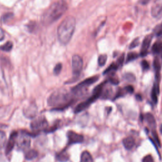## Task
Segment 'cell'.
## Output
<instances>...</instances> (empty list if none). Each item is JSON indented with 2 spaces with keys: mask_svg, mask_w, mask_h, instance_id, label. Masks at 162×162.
<instances>
[{
  "mask_svg": "<svg viewBox=\"0 0 162 162\" xmlns=\"http://www.w3.org/2000/svg\"><path fill=\"white\" fill-rule=\"evenodd\" d=\"M75 101L71 91L64 89L57 90L53 92L47 99V104L54 111H62L69 107Z\"/></svg>",
  "mask_w": 162,
  "mask_h": 162,
  "instance_id": "cell-1",
  "label": "cell"
},
{
  "mask_svg": "<svg viewBox=\"0 0 162 162\" xmlns=\"http://www.w3.org/2000/svg\"><path fill=\"white\" fill-rule=\"evenodd\" d=\"M68 5L65 0H59L53 3L42 14L41 22L45 25H50L60 19L67 12Z\"/></svg>",
  "mask_w": 162,
  "mask_h": 162,
  "instance_id": "cell-2",
  "label": "cell"
},
{
  "mask_svg": "<svg viewBox=\"0 0 162 162\" xmlns=\"http://www.w3.org/2000/svg\"><path fill=\"white\" fill-rule=\"evenodd\" d=\"M76 26V20L73 16L67 17L60 24L57 30L59 42L63 45H67L71 40Z\"/></svg>",
  "mask_w": 162,
  "mask_h": 162,
  "instance_id": "cell-3",
  "label": "cell"
},
{
  "mask_svg": "<svg viewBox=\"0 0 162 162\" xmlns=\"http://www.w3.org/2000/svg\"><path fill=\"white\" fill-rule=\"evenodd\" d=\"M98 79V75L92 76L91 77L85 79L84 81H82L81 82L72 87L70 91L73 94L75 100L84 97L87 93L88 87L94 83L96 82Z\"/></svg>",
  "mask_w": 162,
  "mask_h": 162,
  "instance_id": "cell-4",
  "label": "cell"
},
{
  "mask_svg": "<svg viewBox=\"0 0 162 162\" xmlns=\"http://www.w3.org/2000/svg\"><path fill=\"white\" fill-rule=\"evenodd\" d=\"M107 82V81L101 83L99 85L97 86L93 90L92 95L86 101L81 103L79 104L75 109L74 112L75 114H79L84 110H86L87 108H88L93 102H94L96 100H97L101 96L103 89L105 86L106 83Z\"/></svg>",
  "mask_w": 162,
  "mask_h": 162,
  "instance_id": "cell-5",
  "label": "cell"
},
{
  "mask_svg": "<svg viewBox=\"0 0 162 162\" xmlns=\"http://www.w3.org/2000/svg\"><path fill=\"white\" fill-rule=\"evenodd\" d=\"M33 134L32 132H29L26 131H21L19 133L16 146L19 151L25 152L29 149L31 146V137H33Z\"/></svg>",
  "mask_w": 162,
  "mask_h": 162,
  "instance_id": "cell-6",
  "label": "cell"
},
{
  "mask_svg": "<svg viewBox=\"0 0 162 162\" xmlns=\"http://www.w3.org/2000/svg\"><path fill=\"white\" fill-rule=\"evenodd\" d=\"M49 124L44 116H41L32 119L31 123V128L34 137L37 136L41 132H46L49 127Z\"/></svg>",
  "mask_w": 162,
  "mask_h": 162,
  "instance_id": "cell-7",
  "label": "cell"
},
{
  "mask_svg": "<svg viewBox=\"0 0 162 162\" xmlns=\"http://www.w3.org/2000/svg\"><path fill=\"white\" fill-rule=\"evenodd\" d=\"M83 67V60L78 55H75L72 59V69L73 78L75 80L80 75Z\"/></svg>",
  "mask_w": 162,
  "mask_h": 162,
  "instance_id": "cell-8",
  "label": "cell"
},
{
  "mask_svg": "<svg viewBox=\"0 0 162 162\" xmlns=\"http://www.w3.org/2000/svg\"><path fill=\"white\" fill-rule=\"evenodd\" d=\"M67 146H70L75 144H81L84 141V137L82 135L78 134L73 131H69L67 132Z\"/></svg>",
  "mask_w": 162,
  "mask_h": 162,
  "instance_id": "cell-9",
  "label": "cell"
},
{
  "mask_svg": "<svg viewBox=\"0 0 162 162\" xmlns=\"http://www.w3.org/2000/svg\"><path fill=\"white\" fill-rule=\"evenodd\" d=\"M37 113V107L36 103H31L25 107L23 109V114L26 118L33 119H34Z\"/></svg>",
  "mask_w": 162,
  "mask_h": 162,
  "instance_id": "cell-10",
  "label": "cell"
},
{
  "mask_svg": "<svg viewBox=\"0 0 162 162\" xmlns=\"http://www.w3.org/2000/svg\"><path fill=\"white\" fill-rule=\"evenodd\" d=\"M19 132L17 131H13L12 132L8 141L7 142V146H6V148H5V153L6 154H9L12 150L14 149V147L16 146V142H17V136H18Z\"/></svg>",
  "mask_w": 162,
  "mask_h": 162,
  "instance_id": "cell-11",
  "label": "cell"
},
{
  "mask_svg": "<svg viewBox=\"0 0 162 162\" xmlns=\"http://www.w3.org/2000/svg\"><path fill=\"white\" fill-rule=\"evenodd\" d=\"M153 37V34H149V35L146 36L145 37V38L144 39L142 43L141 49V53H140L141 57H145L147 55L148 49L151 46V43Z\"/></svg>",
  "mask_w": 162,
  "mask_h": 162,
  "instance_id": "cell-12",
  "label": "cell"
},
{
  "mask_svg": "<svg viewBox=\"0 0 162 162\" xmlns=\"http://www.w3.org/2000/svg\"><path fill=\"white\" fill-rule=\"evenodd\" d=\"M162 13V0H156L151 8V15L157 18Z\"/></svg>",
  "mask_w": 162,
  "mask_h": 162,
  "instance_id": "cell-13",
  "label": "cell"
},
{
  "mask_svg": "<svg viewBox=\"0 0 162 162\" xmlns=\"http://www.w3.org/2000/svg\"><path fill=\"white\" fill-rule=\"evenodd\" d=\"M153 67L154 69L155 72V79L156 81V82L159 83L160 81V71H161V63L158 59V57H156L154 59L153 61Z\"/></svg>",
  "mask_w": 162,
  "mask_h": 162,
  "instance_id": "cell-14",
  "label": "cell"
},
{
  "mask_svg": "<svg viewBox=\"0 0 162 162\" xmlns=\"http://www.w3.org/2000/svg\"><path fill=\"white\" fill-rule=\"evenodd\" d=\"M142 120H145L146 122L148 123V124L149 125V126L153 129V130H155L156 128V120L155 119L154 117V116L149 114H146L144 116H142Z\"/></svg>",
  "mask_w": 162,
  "mask_h": 162,
  "instance_id": "cell-15",
  "label": "cell"
},
{
  "mask_svg": "<svg viewBox=\"0 0 162 162\" xmlns=\"http://www.w3.org/2000/svg\"><path fill=\"white\" fill-rule=\"evenodd\" d=\"M69 154L66 149L62 150L56 154V159L59 162H67L69 160Z\"/></svg>",
  "mask_w": 162,
  "mask_h": 162,
  "instance_id": "cell-16",
  "label": "cell"
},
{
  "mask_svg": "<svg viewBox=\"0 0 162 162\" xmlns=\"http://www.w3.org/2000/svg\"><path fill=\"white\" fill-rule=\"evenodd\" d=\"M152 53L155 55L160 56L162 59V41H158L154 43L152 47Z\"/></svg>",
  "mask_w": 162,
  "mask_h": 162,
  "instance_id": "cell-17",
  "label": "cell"
},
{
  "mask_svg": "<svg viewBox=\"0 0 162 162\" xmlns=\"http://www.w3.org/2000/svg\"><path fill=\"white\" fill-rule=\"evenodd\" d=\"M123 145L125 148L127 150L132 149L136 144V141L134 137L132 136H129L123 139Z\"/></svg>",
  "mask_w": 162,
  "mask_h": 162,
  "instance_id": "cell-18",
  "label": "cell"
},
{
  "mask_svg": "<svg viewBox=\"0 0 162 162\" xmlns=\"http://www.w3.org/2000/svg\"><path fill=\"white\" fill-rule=\"evenodd\" d=\"M159 92V83L155 82L153 85V87L151 90V97L153 102L154 104H156L158 102V96Z\"/></svg>",
  "mask_w": 162,
  "mask_h": 162,
  "instance_id": "cell-19",
  "label": "cell"
},
{
  "mask_svg": "<svg viewBox=\"0 0 162 162\" xmlns=\"http://www.w3.org/2000/svg\"><path fill=\"white\" fill-rule=\"evenodd\" d=\"M38 156V152L35 149H29L25 152V158L27 160H32Z\"/></svg>",
  "mask_w": 162,
  "mask_h": 162,
  "instance_id": "cell-20",
  "label": "cell"
},
{
  "mask_svg": "<svg viewBox=\"0 0 162 162\" xmlns=\"http://www.w3.org/2000/svg\"><path fill=\"white\" fill-rule=\"evenodd\" d=\"M80 162H93V159L90 153L87 151H83L81 156Z\"/></svg>",
  "mask_w": 162,
  "mask_h": 162,
  "instance_id": "cell-21",
  "label": "cell"
},
{
  "mask_svg": "<svg viewBox=\"0 0 162 162\" xmlns=\"http://www.w3.org/2000/svg\"><path fill=\"white\" fill-rule=\"evenodd\" d=\"M119 69L117 63H112L109 67H108L103 72V74H114V72Z\"/></svg>",
  "mask_w": 162,
  "mask_h": 162,
  "instance_id": "cell-22",
  "label": "cell"
},
{
  "mask_svg": "<svg viewBox=\"0 0 162 162\" xmlns=\"http://www.w3.org/2000/svg\"><path fill=\"white\" fill-rule=\"evenodd\" d=\"M7 141V136L4 131L0 130V151L5 147Z\"/></svg>",
  "mask_w": 162,
  "mask_h": 162,
  "instance_id": "cell-23",
  "label": "cell"
},
{
  "mask_svg": "<svg viewBox=\"0 0 162 162\" xmlns=\"http://www.w3.org/2000/svg\"><path fill=\"white\" fill-rule=\"evenodd\" d=\"M13 49V43L11 41H8L2 46H0V50L5 52H10Z\"/></svg>",
  "mask_w": 162,
  "mask_h": 162,
  "instance_id": "cell-24",
  "label": "cell"
},
{
  "mask_svg": "<svg viewBox=\"0 0 162 162\" xmlns=\"http://www.w3.org/2000/svg\"><path fill=\"white\" fill-rule=\"evenodd\" d=\"M139 57V55L136 53L134 52H131L128 53V55L127 56V59H126V64L129 63L131 62H132L134 60H135L136 59H137Z\"/></svg>",
  "mask_w": 162,
  "mask_h": 162,
  "instance_id": "cell-25",
  "label": "cell"
},
{
  "mask_svg": "<svg viewBox=\"0 0 162 162\" xmlns=\"http://www.w3.org/2000/svg\"><path fill=\"white\" fill-rule=\"evenodd\" d=\"M14 17V14L12 13H7L4 14L2 18V22L4 24H7Z\"/></svg>",
  "mask_w": 162,
  "mask_h": 162,
  "instance_id": "cell-26",
  "label": "cell"
},
{
  "mask_svg": "<svg viewBox=\"0 0 162 162\" xmlns=\"http://www.w3.org/2000/svg\"><path fill=\"white\" fill-rule=\"evenodd\" d=\"M107 61V55H101L98 57V62L99 67H103Z\"/></svg>",
  "mask_w": 162,
  "mask_h": 162,
  "instance_id": "cell-27",
  "label": "cell"
},
{
  "mask_svg": "<svg viewBox=\"0 0 162 162\" xmlns=\"http://www.w3.org/2000/svg\"><path fill=\"white\" fill-rule=\"evenodd\" d=\"M154 33L158 37H162V23L157 25L154 29Z\"/></svg>",
  "mask_w": 162,
  "mask_h": 162,
  "instance_id": "cell-28",
  "label": "cell"
},
{
  "mask_svg": "<svg viewBox=\"0 0 162 162\" xmlns=\"http://www.w3.org/2000/svg\"><path fill=\"white\" fill-rule=\"evenodd\" d=\"M26 27H27L28 31H29L30 32H34L36 30L37 25V24L36 22H31L29 24H27L26 25Z\"/></svg>",
  "mask_w": 162,
  "mask_h": 162,
  "instance_id": "cell-29",
  "label": "cell"
},
{
  "mask_svg": "<svg viewBox=\"0 0 162 162\" xmlns=\"http://www.w3.org/2000/svg\"><path fill=\"white\" fill-rule=\"evenodd\" d=\"M152 136H153V141L155 142V143L157 144V146L158 147H161V142H160V141H159V139L158 137V136L155 130H153L152 131Z\"/></svg>",
  "mask_w": 162,
  "mask_h": 162,
  "instance_id": "cell-30",
  "label": "cell"
},
{
  "mask_svg": "<svg viewBox=\"0 0 162 162\" xmlns=\"http://www.w3.org/2000/svg\"><path fill=\"white\" fill-rule=\"evenodd\" d=\"M62 70V64L61 63L57 64L53 69V74L55 75H59Z\"/></svg>",
  "mask_w": 162,
  "mask_h": 162,
  "instance_id": "cell-31",
  "label": "cell"
},
{
  "mask_svg": "<svg viewBox=\"0 0 162 162\" xmlns=\"http://www.w3.org/2000/svg\"><path fill=\"white\" fill-rule=\"evenodd\" d=\"M114 74H112V75L109 77V79L107 80V81L111 83L112 84L117 85V84H119V79H118L117 77H114Z\"/></svg>",
  "mask_w": 162,
  "mask_h": 162,
  "instance_id": "cell-32",
  "label": "cell"
},
{
  "mask_svg": "<svg viewBox=\"0 0 162 162\" xmlns=\"http://www.w3.org/2000/svg\"><path fill=\"white\" fill-rule=\"evenodd\" d=\"M124 79L127 81H129V82H132V81H135V76L132 74H131V73H128V74H126L125 75H124Z\"/></svg>",
  "mask_w": 162,
  "mask_h": 162,
  "instance_id": "cell-33",
  "label": "cell"
},
{
  "mask_svg": "<svg viewBox=\"0 0 162 162\" xmlns=\"http://www.w3.org/2000/svg\"><path fill=\"white\" fill-rule=\"evenodd\" d=\"M139 44V38H136L130 44L129 46V49H134L136 47H137Z\"/></svg>",
  "mask_w": 162,
  "mask_h": 162,
  "instance_id": "cell-34",
  "label": "cell"
},
{
  "mask_svg": "<svg viewBox=\"0 0 162 162\" xmlns=\"http://www.w3.org/2000/svg\"><path fill=\"white\" fill-rule=\"evenodd\" d=\"M124 59H125L124 54H123L122 55H121V56L118 59V60H117V61L116 63H117V65L119 66V68L121 67H122L123 64H124Z\"/></svg>",
  "mask_w": 162,
  "mask_h": 162,
  "instance_id": "cell-35",
  "label": "cell"
},
{
  "mask_svg": "<svg viewBox=\"0 0 162 162\" xmlns=\"http://www.w3.org/2000/svg\"><path fill=\"white\" fill-rule=\"evenodd\" d=\"M141 67H142V69L143 71L149 70V67H150L149 63L146 60L142 61V62H141Z\"/></svg>",
  "mask_w": 162,
  "mask_h": 162,
  "instance_id": "cell-36",
  "label": "cell"
},
{
  "mask_svg": "<svg viewBox=\"0 0 162 162\" xmlns=\"http://www.w3.org/2000/svg\"><path fill=\"white\" fill-rule=\"evenodd\" d=\"M142 162H154V161L153 156L150 154H148L143 158Z\"/></svg>",
  "mask_w": 162,
  "mask_h": 162,
  "instance_id": "cell-37",
  "label": "cell"
},
{
  "mask_svg": "<svg viewBox=\"0 0 162 162\" xmlns=\"http://www.w3.org/2000/svg\"><path fill=\"white\" fill-rule=\"evenodd\" d=\"M124 89L125 91H126L127 93H130V94L133 93V92H134V87H133L132 86H131V85L127 86L125 87Z\"/></svg>",
  "mask_w": 162,
  "mask_h": 162,
  "instance_id": "cell-38",
  "label": "cell"
},
{
  "mask_svg": "<svg viewBox=\"0 0 162 162\" xmlns=\"http://www.w3.org/2000/svg\"><path fill=\"white\" fill-rule=\"evenodd\" d=\"M5 38V31L4 30L0 27V41H2Z\"/></svg>",
  "mask_w": 162,
  "mask_h": 162,
  "instance_id": "cell-39",
  "label": "cell"
},
{
  "mask_svg": "<svg viewBox=\"0 0 162 162\" xmlns=\"http://www.w3.org/2000/svg\"><path fill=\"white\" fill-rule=\"evenodd\" d=\"M149 1H150V0H142V4H146V3H148Z\"/></svg>",
  "mask_w": 162,
  "mask_h": 162,
  "instance_id": "cell-40",
  "label": "cell"
},
{
  "mask_svg": "<svg viewBox=\"0 0 162 162\" xmlns=\"http://www.w3.org/2000/svg\"><path fill=\"white\" fill-rule=\"evenodd\" d=\"M136 98H137V99H139V100H141V99H142V97H141V96L139 95V94H137V95L136 96Z\"/></svg>",
  "mask_w": 162,
  "mask_h": 162,
  "instance_id": "cell-41",
  "label": "cell"
},
{
  "mask_svg": "<svg viewBox=\"0 0 162 162\" xmlns=\"http://www.w3.org/2000/svg\"><path fill=\"white\" fill-rule=\"evenodd\" d=\"M159 131H160V133L162 134V124L160 126V127H159Z\"/></svg>",
  "mask_w": 162,
  "mask_h": 162,
  "instance_id": "cell-42",
  "label": "cell"
}]
</instances>
